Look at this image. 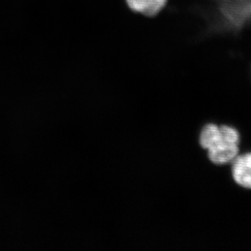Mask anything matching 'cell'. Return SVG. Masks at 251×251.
<instances>
[{
    "label": "cell",
    "mask_w": 251,
    "mask_h": 251,
    "mask_svg": "<svg viewBox=\"0 0 251 251\" xmlns=\"http://www.w3.org/2000/svg\"><path fill=\"white\" fill-rule=\"evenodd\" d=\"M240 134L229 126L209 124L200 134V145L208 152L209 159L216 165L232 163L239 153Z\"/></svg>",
    "instance_id": "cell-1"
},
{
    "label": "cell",
    "mask_w": 251,
    "mask_h": 251,
    "mask_svg": "<svg viewBox=\"0 0 251 251\" xmlns=\"http://www.w3.org/2000/svg\"><path fill=\"white\" fill-rule=\"evenodd\" d=\"M232 176L237 185L251 190V153L238 155L232 161Z\"/></svg>",
    "instance_id": "cell-2"
},
{
    "label": "cell",
    "mask_w": 251,
    "mask_h": 251,
    "mask_svg": "<svg viewBox=\"0 0 251 251\" xmlns=\"http://www.w3.org/2000/svg\"><path fill=\"white\" fill-rule=\"evenodd\" d=\"M133 12L146 17H154L166 6L168 0H126Z\"/></svg>",
    "instance_id": "cell-3"
}]
</instances>
